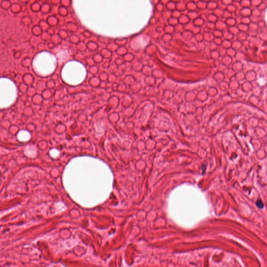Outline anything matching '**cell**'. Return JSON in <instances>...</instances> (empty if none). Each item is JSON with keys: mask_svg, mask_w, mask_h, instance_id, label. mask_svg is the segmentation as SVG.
Returning <instances> with one entry per match:
<instances>
[{"mask_svg": "<svg viewBox=\"0 0 267 267\" xmlns=\"http://www.w3.org/2000/svg\"><path fill=\"white\" fill-rule=\"evenodd\" d=\"M65 69H67L66 80L70 84H78L85 78L86 72L84 67L80 64L68 63Z\"/></svg>", "mask_w": 267, "mask_h": 267, "instance_id": "obj_1", "label": "cell"}, {"mask_svg": "<svg viewBox=\"0 0 267 267\" xmlns=\"http://www.w3.org/2000/svg\"><path fill=\"white\" fill-rule=\"evenodd\" d=\"M256 205L258 208L261 209L264 207V204L260 200H258L256 202Z\"/></svg>", "mask_w": 267, "mask_h": 267, "instance_id": "obj_2", "label": "cell"}]
</instances>
